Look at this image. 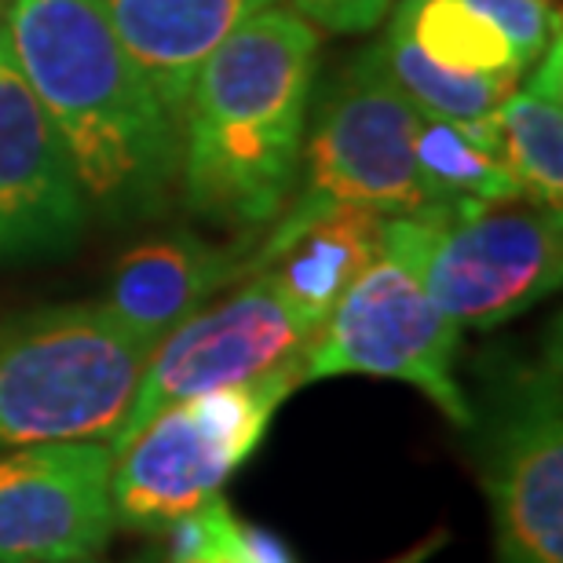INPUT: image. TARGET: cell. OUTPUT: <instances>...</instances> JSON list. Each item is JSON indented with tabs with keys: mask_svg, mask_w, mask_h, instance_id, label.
I'll return each instance as SVG.
<instances>
[{
	"mask_svg": "<svg viewBox=\"0 0 563 563\" xmlns=\"http://www.w3.org/2000/svg\"><path fill=\"white\" fill-rule=\"evenodd\" d=\"M413 162L428 201L446 198H509L523 195L501 157L472 140V132L454 121L421 118L413 140Z\"/></svg>",
	"mask_w": 563,
	"mask_h": 563,
	"instance_id": "obj_18",
	"label": "cell"
},
{
	"mask_svg": "<svg viewBox=\"0 0 563 563\" xmlns=\"http://www.w3.org/2000/svg\"><path fill=\"white\" fill-rule=\"evenodd\" d=\"M391 22L446 70L509 77V81H520L527 70L509 37L468 0H402Z\"/></svg>",
	"mask_w": 563,
	"mask_h": 563,
	"instance_id": "obj_16",
	"label": "cell"
},
{
	"mask_svg": "<svg viewBox=\"0 0 563 563\" xmlns=\"http://www.w3.org/2000/svg\"><path fill=\"white\" fill-rule=\"evenodd\" d=\"M0 4H4V0H0Z\"/></svg>",
	"mask_w": 563,
	"mask_h": 563,
	"instance_id": "obj_25",
	"label": "cell"
},
{
	"mask_svg": "<svg viewBox=\"0 0 563 563\" xmlns=\"http://www.w3.org/2000/svg\"><path fill=\"white\" fill-rule=\"evenodd\" d=\"M443 545H446V531H435V534H428L424 542H418L413 549H407V553L391 556L388 563H428Z\"/></svg>",
	"mask_w": 563,
	"mask_h": 563,
	"instance_id": "obj_22",
	"label": "cell"
},
{
	"mask_svg": "<svg viewBox=\"0 0 563 563\" xmlns=\"http://www.w3.org/2000/svg\"><path fill=\"white\" fill-rule=\"evenodd\" d=\"M303 385V363L256 380L168 402L114 450V520L129 531H168L220 498L228 479L264 443L275 410Z\"/></svg>",
	"mask_w": 563,
	"mask_h": 563,
	"instance_id": "obj_5",
	"label": "cell"
},
{
	"mask_svg": "<svg viewBox=\"0 0 563 563\" xmlns=\"http://www.w3.org/2000/svg\"><path fill=\"white\" fill-rule=\"evenodd\" d=\"M374 52L399 92L418 107L421 118L454 121V125H461V121H479L494 114L501 99L516 88V81H509V77L457 74L432 63L396 22L374 44Z\"/></svg>",
	"mask_w": 563,
	"mask_h": 563,
	"instance_id": "obj_17",
	"label": "cell"
},
{
	"mask_svg": "<svg viewBox=\"0 0 563 563\" xmlns=\"http://www.w3.org/2000/svg\"><path fill=\"white\" fill-rule=\"evenodd\" d=\"M461 325L396 261L377 256L358 275L303 355V385L369 374L413 385L443 418L472 428V399L457 380Z\"/></svg>",
	"mask_w": 563,
	"mask_h": 563,
	"instance_id": "obj_8",
	"label": "cell"
},
{
	"mask_svg": "<svg viewBox=\"0 0 563 563\" xmlns=\"http://www.w3.org/2000/svg\"><path fill=\"white\" fill-rule=\"evenodd\" d=\"M250 275L242 245H212L198 234H165L140 242L114 264L107 311L143 341L157 344L201 311L223 286Z\"/></svg>",
	"mask_w": 563,
	"mask_h": 563,
	"instance_id": "obj_12",
	"label": "cell"
},
{
	"mask_svg": "<svg viewBox=\"0 0 563 563\" xmlns=\"http://www.w3.org/2000/svg\"><path fill=\"white\" fill-rule=\"evenodd\" d=\"M319 330L322 322L297 308L267 272L245 275L231 297L206 303L157 341L129 418L110 450L125 446L136 428L168 402L256 380L289 363H303Z\"/></svg>",
	"mask_w": 563,
	"mask_h": 563,
	"instance_id": "obj_9",
	"label": "cell"
},
{
	"mask_svg": "<svg viewBox=\"0 0 563 563\" xmlns=\"http://www.w3.org/2000/svg\"><path fill=\"white\" fill-rule=\"evenodd\" d=\"M468 4L509 37L523 66H531L560 33V11L553 0H468Z\"/></svg>",
	"mask_w": 563,
	"mask_h": 563,
	"instance_id": "obj_19",
	"label": "cell"
},
{
	"mask_svg": "<svg viewBox=\"0 0 563 563\" xmlns=\"http://www.w3.org/2000/svg\"><path fill=\"white\" fill-rule=\"evenodd\" d=\"M385 217L363 206H336L278 242H261L250 253V275L267 272L286 297L325 322L347 286L380 256Z\"/></svg>",
	"mask_w": 563,
	"mask_h": 563,
	"instance_id": "obj_14",
	"label": "cell"
},
{
	"mask_svg": "<svg viewBox=\"0 0 563 563\" xmlns=\"http://www.w3.org/2000/svg\"><path fill=\"white\" fill-rule=\"evenodd\" d=\"M121 48L184 125L198 70L245 19L275 0H96Z\"/></svg>",
	"mask_w": 563,
	"mask_h": 563,
	"instance_id": "obj_13",
	"label": "cell"
},
{
	"mask_svg": "<svg viewBox=\"0 0 563 563\" xmlns=\"http://www.w3.org/2000/svg\"><path fill=\"white\" fill-rule=\"evenodd\" d=\"M523 88L501 99L494 118L501 129L505 165L531 201L563 212V44L560 33L538 55Z\"/></svg>",
	"mask_w": 563,
	"mask_h": 563,
	"instance_id": "obj_15",
	"label": "cell"
},
{
	"mask_svg": "<svg viewBox=\"0 0 563 563\" xmlns=\"http://www.w3.org/2000/svg\"><path fill=\"white\" fill-rule=\"evenodd\" d=\"M114 450L33 443L0 454V563L96 560L114 534Z\"/></svg>",
	"mask_w": 563,
	"mask_h": 563,
	"instance_id": "obj_10",
	"label": "cell"
},
{
	"mask_svg": "<svg viewBox=\"0 0 563 563\" xmlns=\"http://www.w3.org/2000/svg\"><path fill=\"white\" fill-rule=\"evenodd\" d=\"M391 0H292L303 22L330 33H366L385 19Z\"/></svg>",
	"mask_w": 563,
	"mask_h": 563,
	"instance_id": "obj_20",
	"label": "cell"
},
{
	"mask_svg": "<svg viewBox=\"0 0 563 563\" xmlns=\"http://www.w3.org/2000/svg\"><path fill=\"white\" fill-rule=\"evenodd\" d=\"M103 300L0 319V454L33 443H114L154 355Z\"/></svg>",
	"mask_w": 563,
	"mask_h": 563,
	"instance_id": "obj_3",
	"label": "cell"
},
{
	"mask_svg": "<svg viewBox=\"0 0 563 563\" xmlns=\"http://www.w3.org/2000/svg\"><path fill=\"white\" fill-rule=\"evenodd\" d=\"M468 432L479 439V479L490 505L498 563H563V388L560 344L512 358L483 380Z\"/></svg>",
	"mask_w": 563,
	"mask_h": 563,
	"instance_id": "obj_7",
	"label": "cell"
},
{
	"mask_svg": "<svg viewBox=\"0 0 563 563\" xmlns=\"http://www.w3.org/2000/svg\"><path fill=\"white\" fill-rule=\"evenodd\" d=\"M11 55L70 151L88 209L154 220L179 184L184 125L121 48L96 0H11Z\"/></svg>",
	"mask_w": 563,
	"mask_h": 563,
	"instance_id": "obj_1",
	"label": "cell"
},
{
	"mask_svg": "<svg viewBox=\"0 0 563 563\" xmlns=\"http://www.w3.org/2000/svg\"><path fill=\"white\" fill-rule=\"evenodd\" d=\"M421 114L399 92L374 48L352 55L314 103L297 184L264 242H278L336 206L402 217L428 206L413 162Z\"/></svg>",
	"mask_w": 563,
	"mask_h": 563,
	"instance_id": "obj_6",
	"label": "cell"
},
{
	"mask_svg": "<svg viewBox=\"0 0 563 563\" xmlns=\"http://www.w3.org/2000/svg\"><path fill=\"white\" fill-rule=\"evenodd\" d=\"M77 563H99V560H77Z\"/></svg>",
	"mask_w": 563,
	"mask_h": 563,
	"instance_id": "obj_24",
	"label": "cell"
},
{
	"mask_svg": "<svg viewBox=\"0 0 563 563\" xmlns=\"http://www.w3.org/2000/svg\"><path fill=\"white\" fill-rule=\"evenodd\" d=\"M165 563H234V553H228V556H190V560H165Z\"/></svg>",
	"mask_w": 563,
	"mask_h": 563,
	"instance_id": "obj_23",
	"label": "cell"
},
{
	"mask_svg": "<svg viewBox=\"0 0 563 563\" xmlns=\"http://www.w3.org/2000/svg\"><path fill=\"white\" fill-rule=\"evenodd\" d=\"M234 563H297L289 545L275 531L256 523H239V542H234Z\"/></svg>",
	"mask_w": 563,
	"mask_h": 563,
	"instance_id": "obj_21",
	"label": "cell"
},
{
	"mask_svg": "<svg viewBox=\"0 0 563 563\" xmlns=\"http://www.w3.org/2000/svg\"><path fill=\"white\" fill-rule=\"evenodd\" d=\"M85 223L88 201L70 151L22 77L0 26V261L74 250Z\"/></svg>",
	"mask_w": 563,
	"mask_h": 563,
	"instance_id": "obj_11",
	"label": "cell"
},
{
	"mask_svg": "<svg viewBox=\"0 0 563 563\" xmlns=\"http://www.w3.org/2000/svg\"><path fill=\"white\" fill-rule=\"evenodd\" d=\"M380 256L396 261L457 325L494 330L556 292L563 217L527 195L428 201L385 217Z\"/></svg>",
	"mask_w": 563,
	"mask_h": 563,
	"instance_id": "obj_4",
	"label": "cell"
},
{
	"mask_svg": "<svg viewBox=\"0 0 563 563\" xmlns=\"http://www.w3.org/2000/svg\"><path fill=\"white\" fill-rule=\"evenodd\" d=\"M314 55V30L278 4L217 44L184 114L179 184L190 212L245 231L286 209L308 132Z\"/></svg>",
	"mask_w": 563,
	"mask_h": 563,
	"instance_id": "obj_2",
	"label": "cell"
}]
</instances>
